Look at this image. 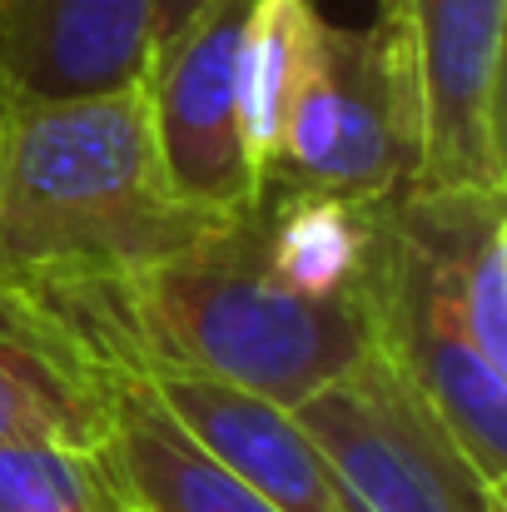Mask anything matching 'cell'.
I'll list each match as a JSON object with an SVG mask.
<instances>
[{"instance_id":"cell-1","label":"cell","mask_w":507,"mask_h":512,"mask_svg":"<svg viewBox=\"0 0 507 512\" xmlns=\"http://www.w3.org/2000/svg\"><path fill=\"white\" fill-rule=\"evenodd\" d=\"M229 224L174 194L145 75L85 95H0V274H140Z\"/></svg>"},{"instance_id":"cell-2","label":"cell","mask_w":507,"mask_h":512,"mask_svg":"<svg viewBox=\"0 0 507 512\" xmlns=\"http://www.w3.org/2000/svg\"><path fill=\"white\" fill-rule=\"evenodd\" d=\"M259 209L179 259L115 279H75V289L140 368L214 378L294 413L373 353V314L368 294L309 299L274 279Z\"/></svg>"},{"instance_id":"cell-3","label":"cell","mask_w":507,"mask_h":512,"mask_svg":"<svg viewBox=\"0 0 507 512\" xmlns=\"http://www.w3.org/2000/svg\"><path fill=\"white\" fill-rule=\"evenodd\" d=\"M418 150V80L393 10L378 5V20L358 30L324 20L264 194L334 189L378 204L413 184Z\"/></svg>"},{"instance_id":"cell-4","label":"cell","mask_w":507,"mask_h":512,"mask_svg":"<svg viewBox=\"0 0 507 512\" xmlns=\"http://www.w3.org/2000/svg\"><path fill=\"white\" fill-rule=\"evenodd\" d=\"M363 294L373 314V343L443 418L483 483L507 493V368L478 348L438 244L418 229L398 194L378 204V239Z\"/></svg>"},{"instance_id":"cell-5","label":"cell","mask_w":507,"mask_h":512,"mask_svg":"<svg viewBox=\"0 0 507 512\" xmlns=\"http://www.w3.org/2000/svg\"><path fill=\"white\" fill-rule=\"evenodd\" d=\"M294 418L319 443L343 512H503V488L483 483L378 343Z\"/></svg>"},{"instance_id":"cell-6","label":"cell","mask_w":507,"mask_h":512,"mask_svg":"<svg viewBox=\"0 0 507 512\" xmlns=\"http://www.w3.org/2000/svg\"><path fill=\"white\" fill-rule=\"evenodd\" d=\"M120 343L85 314L70 279L0 274V443L105 448Z\"/></svg>"},{"instance_id":"cell-7","label":"cell","mask_w":507,"mask_h":512,"mask_svg":"<svg viewBox=\"0 0 507 512\" xmlns=\"http://www.w3.org/2000/svg\"><path fill=\"white\" fill-rule=\"evenodd\" d=\"M408 40L423 150L418 189H507V0H383Z\"/></svg>"},{"instance_id":"cell-8","label":"cell","mask_w":507,"mask_h":512,"mask_svg":"<svg viewBox=\"0 0 507 512\" xmlns=\"http://www.w3.org/2000/svg\"><path fill=\"white\" fill-rule=\"evenodd\" d=\"M254 0H209L150 55L155 145L174 194L219 219H249L264 204L239 125V45Z\"/></svg>"},{"instance_id":"cell-9","label":"cell","mask_w":507,"mask_h":512,"mask_svg":"<svg viewBox=\"0 0 507 512\" xmlns=\"http://www.w3.org/2000/svg\"><path fill=\"white\" fill-rule=\"evenodd\" d=\"M145 378L179 418V428L264 503H274L279 512H343L319 443L289 408L194 373L145 368Z\"/></svg>"},{"instance_id":"cell-10","label":"cell","mask_w":507,"mask_h":512,"mask_svg":"<svg viewBox=\"0 0 507 512\" xmlns=\"http://www.w3.org/2000/svg\"><path fill=\"white\" fill-rule=\"evenodd\" d=\"M155 0H5L0 95L115 90L150 70Z\"/></svg>"},{"instance_id":"cell-11","label":"cell","mask_w":507,"mask_h":512,"mask_svg":"<svg viewBox=\"0 0 507 512\" xmlns=\"http://www.w3.org/2000/svg\"><path fill=\"white\" fill-rule=\"evenodd\" d=\"M105 453L135 512H279L179 428V418L160 403V393L150 388L145 368L130 358L125 343H120V393Z\"/></svg>"},{"instance_id":"cell-12","label":"cell","mask_w":507,"mask_h":512,"mask_svg":"<svg viewBox=\"0 0 507 512\" xmlns=\"http://www.w3.org/2000/svg\"><path fill=\"white\" fill-rule=\"evenodd\" d=\"M383 204V199H378ZM378 204L334 194V189H274L259 209V244L274 279L309 299H348L363 294Z\"/></svg>"},{"instance_id":"cell-13","label":"cell","mask_w":507,"mask_h":512,"mask_svg":"<svg viewBox=\"0 0 507 512\" xmlns=\"http://www.w3.org/2000/svg\"><path fill=\"white\" fill-rule=\"evenodd\" d=\"M324 15L314 0H254L239 45V125L259 184L274 170L289 110L319 50Z\"/></svg>"},{"instance_id":"cell-14","label":"cell","mask_w":507,"mask_h":512,"mask_svg":"<svg viewBox=\"0 0 507 512\" xmlns=\"http://www.w3.org/2000/svg\"><path fill=\"white\" fill-rule=\"evenodd\" d=\"M0 512H135L105 448L0 443Z\"/></svg>"},{"instance_id":"cell-15","label":"cell","mask_w":507,"mask_h":512,"mask_svg":"<svg viewBox=\"0 0 507 512\" xmlns=\"http://www.w3.org/2000/svg\"><path fill=\"white\" fill-rule=\"evenodd\" d=\"M204 5H209V0H155V10H150V55H155L165 40H174Z\"/></svg>"},{"instance_id":"cell-16","label":"cell","mask_w":507,"mask_h":512,"mask_svg":"<svg viewBox=\"0 0 507 512\" xmlns=\"http://www.w3.org/2000/svg\"><path fill=\"white\" fill-rule=\"evenodd\" d=\"M0 10H5V0H0Z\"/></svg>"}]
</instances>
